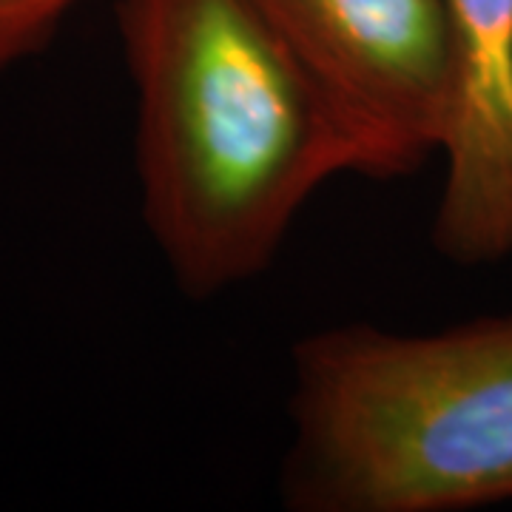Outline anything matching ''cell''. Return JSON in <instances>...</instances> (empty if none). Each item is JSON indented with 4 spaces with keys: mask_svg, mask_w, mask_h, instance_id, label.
Instances as JSON below:
<instances>
[{
    "mask_svg": "<svg viewBox=\"0 0 512 512\" xmlns=\"http://www.w3.org/2000/svg\"><path fill=\"white\" fill-rule=\"evenodd\" d=\"M143 214L174 282L231 291L353 151L254 0H120Z\"/></svg>",
    "mask_w": 512,
    "mask_h": 512,
    "instance_id": "1",
    "label": "cell"
},
{
    "mask_svg": "<svg viewBox=\"0 0 512 512\" xmlns=\"http://www.w3.org/2000/svg\"><path fill=\"white\" fill-rule=\"evenodd\" d=\"M296 512H453L512 498V316L436 333L353 322L293 348Z\"/></svg>",
    "mask_w": 512,
    "mask_h": 512,
    "instance_id": "2",
    "label": "cell"
},
{
    "mask_svg": "<svg viewBox=\"0 0 512 512\" xmlns=\"http://www.w3.org/2000/svg\"><path fill=\"white\" fill-rule=\"evenodd\" d=\"M325 100L356 174L399 180L439 154L450 109L444 0H254Z\"/></svg>",
    "mask_w": 512,
    "mask_h": 512,
    "instance_id": "3",
    "label": "cell"
},
{
    "mask_svg": "<svg viewBox=\"0 0 512 512\" xmlns=\"http://www.w3.org/2000/svg\"><path fill=\"white\" fill-rule=\"evenodd\" d=\"M450 109L433 245L458 265L512 254V0H444Z\"/></svg>",
    "mask_w": 512,
    "mask_h": 512,
    "instance_id": "4",
    "label": "cell"
},
{
    "mask_svg": "<svg viewBox=\"0 0 512 512\" xmlns=\"http://www.w3.org/2000/svg\"><path fill=\"white\" fill-rule=\"evenodd\" d=\"M77 0H0V74L49 46Z\"/></svg>",
    "mask_w": 512,
    "mask_h": 512,
    "instance_id": "5",
    "label": "cell"
}]
</instances>
